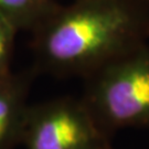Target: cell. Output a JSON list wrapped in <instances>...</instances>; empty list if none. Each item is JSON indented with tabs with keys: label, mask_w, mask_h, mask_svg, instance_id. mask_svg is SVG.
Listing matches in <instances>:
<instances>
[{
	"label": "cell",
	"mask_w": 149,
	"mask_h": 149,
	"mask_svg": "<svg viewBox=\"0 0 149 149\" xmlns=\"http://www.w3.org/2000/svg\"><path fill=\"white\" fill-rule=\"evenodd\" d=\"M41 66L86 79L149 42V6L139 0H74L37 29Z\"/></svg>",
	"instance_id": "1"
},
{
	"label": "cell",
	"mask_w": 149,
	"mask_h": 149,
	"mask_svg": "<svg viewBox=\"0 0 149 149\" xmlns=\"http://www.w3.org/2000/svg\"><path fill=\"white\" fill-rule=\"evenodd\" d=\"M85 80L81 100L109 137L128 127H149V42Z\"/></svg>",
	"instance_id": "2"
},
{
	"label": "cell",
	"mask_w": 149,
	"mask_h": 149,
	"mask_svg": "<svg viewBox=\"0 0 149 149\" xmlns=\"http://www.w3.org/2000/svg\"><path fill=\"white\" fill-rule=\"evenodd\" d=\"M21 143L26 149H111L85 104L73 97L29 107Z\"/></svg>",
	"instance_id": "3"
},
{
	"label": "cell",
	"mask_w": 149,
	"mask_h": 149,
	"mask_svg": "<svg viewBox=\"0 0 149 149\" xmlns=\"http://www.w3.org/2000/svg\"><path fill=\"white\" fill-rule=\"evenodd\" d=\"M29 82L10 73L0 79V149H12L21 143L29 107Z\"/></svg>",
	"instance_id": "4"
},
{
	"label": "cell",
	"mask_w": 149,
	"mask_h": 149,
	"mask_svg": "<svg viewBox=\"0 0 149 149\" xmlns=\"http://www.w3.org/2000/svg\"><path fill=\"white\" fill-rule=\"evenodd\" d=\"M56 9L52 0H0V15L18 29L34 28L37 30Z\"/></svg>",
	"instance_id": "5"
},
{
	"label": "cell",
	"mask_w": 149,
	"mask_h": 149,
	"mask_svg": "<svg viewBox=\"0 0 149 149\" xmlns=\"http://www.w3.org/2000/svg\"><path fill=\"white\" fill-rule=\"evenodd\" d=\"M18 30L10 20L0 15V79L11 73L10 61Z\"/></svg>",
	"instance_id": "6"
},
{
	"label": "cell",
	"mask_w": 149,
	"mask_h": 149,
	"mask_svg": "<svg viewBox=\"0 0 149 149\" xmlns=\"http://www.w3.org/2000/svg\"><path fill=\"white\" fill-rule=\"evenodd\" d=\"M139 1H141V2H144V3L149 6V0H139Z\"/></svg>",
	"instance_id": "7"
},
{
	"label": "cell",
	"mask_w": 149,
	"mask_h": 149,
	"mask_svg": "<svg viewBox=\"0 0 149 149\" xmlns=\"http://www.w3.org/2000/svg\"><path fill=\"white\" fill-rule=\"evenodd\" d=\"M111 149H112V148H111Z\"/></svg>",
	"instance_id": "8"
}]
</instances>
